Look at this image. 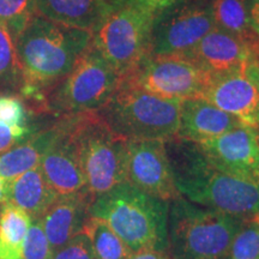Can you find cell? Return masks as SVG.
I'll return each mask as SVG.
<instances>
[{"mask_svg": "<svg viewBox=\"0 0 259 259\" xmlns=\"http://www.w3.org/2000/svg\"><path fill=\"white\" fill-rule=\"evenodd\" d=\"M120 2L126 3V4L139 6V8L149 10V11L158 15L163 12L164 10L179 4L184 0H120Z\"/></svg>", "mask_w": 259, "mask_h": 259, "instance_id": "31", "label": "cell"}, {"mask_svg": "<svg viewBox=\"0 0 259 259\" xmlns=\"http://www.w3.org/2000/svg\"><path fill=\"white\" fill-rule=\"evenodd\" d=\"M222 259H259V221H244Z\"/></svg>", "mask_w": 259, "mask_h": 259, "instance_id": "26", "label": "cell"}, {"mask_svg": "<svg viewBox=\"0 0 259 259\" xmlns=\"http://www.w3.org/2000/svg\"><path fill=\"white\" fill-rule=\"evenodd\" d=\"M183 58L196 64L209 76H219L259 59L250 45L228 32L213 28Z\"/></svg>", "mask_w": 259, "mask_h": 259, "instance_id": "15", "label": "cell"}, {"mask_svg": "<svg viewBox=\"0 0 259 259\" xmlns=\"http://www.w3.org/2000/svg\"><path fill=\"white\" fill-rule=\"evenodd\" d=\"M128 259H171L167 251L153 250V248H144L132 252Z\"/></svg>", "mask_w": 259, "mask_h": 259, "instance_id": "32", "label": "cell"}, {"mask_svg": "<svg viewBox=\"0 0 259 259\" xmlns=\"http://www.w3.org/2000/svg\"><path fill=\"white\" fill-rule=\"evenodd\" d=\"M67 119L87 189L94 199L126 183V139L115 135L97 113Z\"/></svg>", "mask_w": 259, "mask_h": 259, "instance_id": "6", "label": "cell"}, {"mask_svg": "<svg viewBox=\"0 0 259 259\" xmlns=\"http://www.w3.org/2000/svg\"><path fill=\"white\" fill-rule=\"evenodd\" d=\"M203 99L246 125H259V59L210 77Z\"/></svg>", "mask_w": 259, "mask_h": 259, "instance_id": "12", "label": "cell"}, {"mask_svg": "<svg viewBox=\"0 0 259 259\" xmlns=\"http://www.w3.org/2000/svg\"><path fill=\"white\" fill-rule=\"evenodd\" d=\"M93 34L35 15L16 40L22 76L18 96L30 114H46L48 94L69 74Z\"/></svg>", "mask_w": 259, "mask_h": 259, "instance_id": "1", "label": "cell"}, {"mask_svg": "<svg viewBox=\"0 0 259 259\" xmlns=\"http://www.w3.org/2000/svg\"><path fill=\"white\" fill-rule=\"evenodd\" d=\"M157 15L120 2L93 34L92 44L122 79L150 56Z\"/></svg>", "mask_w": 259, "mask_h": 259, "instance_id": "8", "label": "cell"}, {"mask_svg": "<svg viewBox=\"0 0 259 259\" xmlns=\"http://www.w3.org/2000/svg\"><path fill=\"white\" fill-rule=\"evenodd\" d=\"M52 251L40 220H31L24 241L23 259H52Z\"/></svg>", "mask_w": 259, "mask_h": 259, "instance_id": "28", "label": "cell"}, {"mask_svg": "<svg viewBox=\"0 0 259 259\" xmlns=\"http://www.w3.org/2000/svg\"><path fill=\"white\" fill-rule=\"evenodd\" d=\"M213 28L215 24L206 0H184L157 15L150 56H185Z\"/></svg>", "mask_w": 259, "mask_h": 259, "instance_id": "10", "label": "cell"}, {"mask_svg": "<svg viewBox=\"0 0 259 259\" xmlns=\"http://www.w3.org/2000/svg\"><path fill=\"white\" fill-rule=\"evenodd\" d=\"M196 145L216 169L229 176L259 181V142L253 126L241 124Z\"/></svg>", "mask_w": 259, "mask_h": 259, "instance_id": "13", "label": "cell"}, {"mask_svg": "<svg viewBox=\"0 0 259 259\" xmlns=\"http://www.w3.org/2000/svg\"><path fill=\"white\" fill-rule=\"evenodd\" d=\"M83 233L89 238L95 259H128L131 250L102 220L90 216Z\"/></svg>", "mask_w": 259, "mask_h": 259, "instance_id": "23", "label": "cell"}, {"mask_svg": "<svg viewBox=\"0 0 259 259\" xmlns=\"http://www.w3.org/2000/svg\"><path fill=\"white\" fill-rule=\"evenodd\" d=\"M126 183L162 200L179 198L166 142L160 139L126 141Z\"/></svg>", "mask_w": 259, "mask_h": 259, "instance_id": "11", "label": "cell"}, {"mask_svg": "<svg viewBox=\"0 0 259 259\" xmlns=\"http://www.w3.org/2000/svg\"><path fill=\"white\" fill-rule=\"evenodd\" d=\"M247 8L252 30L259 40V0H247Z\"/></svg>", "mask_w": 259, "mask_h": 259, "instance_id": "33", "label": "cell"}, {"mask_svg": "<svg viewBox=\"0 0 259 259\" xmlns=\"http://www.w3.org/2000/svg\"><path fill=\"white\" fill-rule=\"evenodd\" d=\"M59 132L41 158L40 169L52 191L59 196L89 192L80 168L67 116H60Z\"/></svg>", "mask_w": 259, "mask_h": 259, "instance_id": "14", "label": "cell"}, {"mask_svg": "<svg viewBox=\"0 0 259 259\" xmlns=\"http://www.w3.org/2000/svg\"><path fill=\"white\" fill-rule=\"evenodd\" d=\"M119 137L131 139L177 138L180 101L167 100L121 80L102 109L96 112Z\"/></svg>", "mask_w": 259, "mask_h": 259, "instance_id": "5", "label": "cell"}, {"mask_svg": "<svg viewBox=\"0 0 259 259\" xmlns=\"http://www.w3.org/2000/svg\"><path fill=\"white\" fill-rule=\"evenodd\" d=\"M168 150L178 190L194 204L259 221V181L223 173L212 167L197 145L174 138Z\"/></svg>", "mask_w": 259, "mask_h": 259, "instance_id": "2", "label": "cell"}, {"mask_svg": "<svg viewBox=\"0 0 259 259\" xmlns=\"http://www.w3.org/2000/svg\"><path fill=\"white\" fill-rule=\"evenodd\" d=\"M57 198V194L48 186L40 166L24 171L6 184L5 202L18 206L31 220L40 219Z\"/></svg>", "mask_w": 259, "mask_h": 259, "instance_id": "20", "label": "cell"}, {"mask_svg": "<svg viewBox=\"0 0 259 259\" xmlns=\"http://www.w3.org/2000/svg\"><path fill=\"white\" fill-rule=\"evenodd\" d=\"M36 128L35 126L31 127H9V126L0 125V155L14 148L16 144L31 134Z\"/></svg>", "mask_w": 259, "mask_h": 259, "instance_id": "30", "label": "cell"}, {"mask_svg": "<svg viewBox=\"0 0 259 259\" xmlns=\"http://www.w3.org/2000/svg\"><path fill=\"white\" fill-rule=\"evenodd\" d=\"M6 198V183L0 176V203H4Z\"/></svg>", "mask_w": 259, "mask_h": 259, "instance_id": "34", "label": "cell"}, {"mask_svg": "<svg viewBox=\"0 0 259 259\" xmlns=\"http://www.w3.org/2000/svg\"><path fill=\"white\" fill-rule=\"evenodd\" d=\"M241 122L234 115L226 113L203 97L180 101L179 130L177 138L198 144L219 137Z\"/></svg>", "mask_w": 259, "mask_h": 259, "instance_id": "17", "label": "cell"}, {"mask_svg": "<svg viewBox=\"0 0 259 259\" xmlns=\"http://www.w3.org/2000/svg\"><path fill=\"white\" fill-rule=\"evenodd\" d=\"M89 213L106 222L131 252L144 248L167 251L169 215L167 200L122 183L96 197Z\"/></svg>", "mask_w": 259, "mask_h": 259, "instance_id": "3", "label": "cell"}, {"mask_svg": "<svg viewBox=\"0 0 259 259\" xmlns=\"http://www.w3.org/2000/svg\"><path fill=\"white\" fill-rule=\"evenodd\" d=\"M215 28L223 30L253 48L259 54V40L252 30L247 0H206Z\"/></svg>", "mask_w": 259, "mask_h": 259, "instance_id": "21", "label": "cell"}, {"mask_svg": "<svg viewBox=\"0 0 259 259\" xmlns=\"http://www.w3.org/2000/svg\"><path fill=\"white\" fill-rule=\"evenodd\" d=\"M23 100L15 94H0V125L9 127H31Z\"/></svg>", "mask_w": 259, "mask_h": 259, "instance_id": "27", "label": "cell"}, {"mask_svg": "<svg viewBox=\"0 0 259 259\" xmlns=\"http://www.w3.org/2000/svg\"><path fill=\"white\" fill-rule=\"evenodd\" d=\"M52 259H95V255L89 238L82 232L53 252Z\"/></svg>", "mask_w": 259, "mask_h": 259, "instance_id": "29", "label": "cell"}, {"mask_svg": "<svg viewBox=\"0 0 259 259\" xmlns=\"http://www.w3.org/2000/svg\"><path fill=\"white\" fill-rule=\"evenodd\" d=\"M35 15L36 0H0V23L11 31L16 40Z\"/></svg>", "mask_w": 259, "mask_h": 259, "instance_id": "25", "label": "cell"}, {"mask_svg": "<svg viewBox=\"0 0 259 259\" xmlns=\"http://www.w3.org/2000/svg\"><path fill=\"white\" fill-rule=\"evenodd\" d=\"M254 130H255V135H257V138H258V142H259V125L255 126Z\"/></svg>", "mask_w": 259, "mask_h": 259, "instance_id": "35", "label": "cell"}, {"mask_svg": "<svg viewBox=\"0 0 259 259\" xmlns=\"http://www.w3.org/2000/svg\"><path fill=\"white\" fill-rule=\"evenodd\" d=\"M242 223L181 196L169 202L167 252L171 259H222Z\"/></svg>", "mask_w": 259, "mask_h": 259, "instance_id": "4", "label": "cell"}, {"mask_svg": "<svg viewBox=\"0 0 259 259\" xmlns=\"http://www.w3.org/2000/svg\"><path fill=\"white\" fill-rule=\"evenodd\" d=\"M94 197L89 192L59 196L41 216L44 228L52 251L56 252L71 239L83 232L90 218V205Z\"/></svg>", "mask_w": 259, "mask_h": 259, "instance_id": "16", "label": "cell"}, {"mask_svg": "<svg viewBox=\"0 0 259 259\" xmlns=\"http://www.w3.org/2000/svg\"><path fill=\"white\" fill-rule=\"evenodd\" d=\"M121 80L111 64L90 44L69 74L48 94L45 113L60 118L99 112Z\"/></svg>", "mask_w": 259, "mask_h": 259, "instance_id": "7", "label": "cell"}, {"mask_svg": "<svg viewBox=\"0 0 259 259\" xmlns=\"http://www.w3.org/2000/svg\"><path fill=\"white\" fill-rule=\"evenodd\" d=\"M120 0H36L37 14L94 34Z\"/></svg>", "mask_w": 259, "mask_h": 259, "instance_id": "18", "label": "cell"}, {"mask_svg": "<svg viewBox=\"0 0 259 259\" xmlns=\"http://www.w3.org/2000/svg\"><path fill=\"white\" fill-rule=\"evenodd\" d=\"M22 87L16 38L0 23V94L18 95Z\"/></svg>", "mask_w": 259, "mask_h": 259, "instance_id": "24", "label": "cell"}, {"mask_svg": "<svg viewBox=\"0 0 259 259\" xmlns=\"http://www.w3.org/2000/svg\"><path fill=\"white\" fill-rule=\"evenodd\" d=\"M210 77L186 58L149 56L122 80L162 99L183 101L203 97Z\"/></svg>", "mask_w": 259, "mask_h": 259, "instance_id": "9", "label": "cell"}, {"mask_svg": "<svg viewBox=\"0 0 259 259\" xmlns=\"http://www.w3.org/2000/svg\"><path fill=\"white\" fill-rule=\"evenodd\" d=\"M59 132V120L44 128H35L23 141L0 155V176L6 184L16 177L40 166L41 158Z\"/></svg>", "mask_w": 259, "mask_h": 259, "instance_id": "19", "label": "cell"}, {"mask_svg": "<svg viewBox=\"0 0 259 259\" xmlns=\"http://www.w3.org/2000/svg\"><path fill=\"white\" fill-rule=\"evenodd\" d=\"M31 218L14 204L0 208V259H23L24 241Z\"/></svg>", "mask_w": 259, "mask_h": 259, "instance_id": "22", "label": "cell"}]
</instances>
